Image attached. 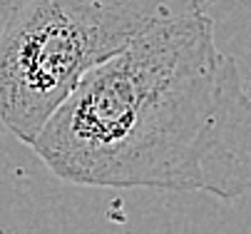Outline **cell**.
Here are the masks:
<instances>
[{"mask_svg":"<svg viewBox=\"0 0 251 234\" xmlns=\"http://www.w3.org/2000/svg\"><path fill=\"white\" fill-rule=\"evenodd\" d=\"M62 182L251 192V95L204 15L150 20L90 70L32 145Z\"/></svg>","mask_w":251,"mask_h":234,"instance_id":"6da1fadb","label":"cell"},{"mask_svg":"<svg viewBox=\"0 0 251 234\" xmlns=\"http://www.w3.org/2000/svg\"><path fill=\"white\" fill-rule=\"evenodd\" d=\"M147 23L92 0H30L0 30V127L30 147L82 78Z\"/></svg>","mask_w":251,"mask_h":234,"instance_id":"7a4b0ae2","label":"cell"},{"mask_svg":"<svg viewBox=\"0 0 251 234\" xmlns=\"http://www.w3.org/2000/svg\"><path fill=\"white\" fill-rule=\"evenodd\" d=\"M92 3L145 20H164V18L204 15L206 8H211L217 0H92Z\"/></svg>","mask_w":251,"mask_h":234,"instance_id":"3957f363","label":"cell"},{"mask_svg":"<svg viewBox=\"0 0 251 234\" xmlns=\"http://www.w3.org/2000/svg\"><path fill=\"white\" fill-rule=\"evenodd\" d=\"M27 3L30 0H0V30H3Z\"/></svg>","mask_w":251,"mask_h":234,"instance_id":"277c9868","label":"cell"},{"mask_svg":"<svg viewBox=\"0 0 251 234\" xmlns=\"http://www.w3.org/2000/svg\"><path fill=\"white\" fill-rule=\"evenodd\" d=\"M249 95H251V92H249Z\"/></svg>","mask_w":251,"mask_h":234,"instance_id":"5b68a950","label":"cell"}]
</instances>
